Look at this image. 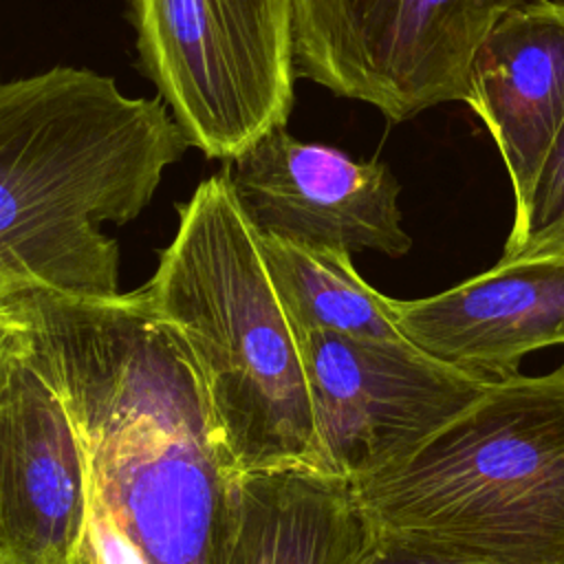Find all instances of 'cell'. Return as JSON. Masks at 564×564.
<instances>
[{
    "label": "cell",
    "instance_id": "1",
    "mask_svg": "<svg viewBox=\"0 0 564 564\" xmlns=\"http://www.w3.org/2000/svg\"><path fill=\"white\" fill-rule=\"evenodd\" d=\"M66 401L88 485L148 564H223L238 476L178 337L143 291L4 289Z\"/></svg>",
    "mask_w": 564,
    "mask_h": 564
},
{
    "label": "cell",
    "instance_id": "2",
    "mask_svg": "<svg viewBox=\"0 0 564 564\" xmlns=\"http://www.w3.org/2000/svg\"><path fill=\"white\" fill-rule=\"evenodd\" d=\"M189 148L156 95L128 97L88 68L0 82V297L35 282L70 295L119 293L128 223Z\"/></svg>",
    "mask_w": 564,
    "mask_h": 564
},
{
    "label": "cell",
    "instance_id": "3",
    "mask_svg": "<svg viewBox=\"0 0 564 564\" xmlns=\"http://www.w3.org/2000/svg\"><path fill=\"white\" fill-rule=\"evenodd\" d=\"M141 291L187 350L238 469H319L300 335L225 167L178 205L176 234Z\"/></svg>",
    "mask_w": 564,
    "mask_h": 564
},
{
    "label": "cell",
    "instance_id": "4",
    "mask_svg": "<svg viewBox=\"0 0 564 564\" xmlns=\"http://www.w3.org/2000/svg\"><path fill=\"white\" fill-rule=\"evenodd\" d=\"M352 487L381 535L467 564H564V364L485 383Z\"/></svg>",
    "mask_w": 564,
    "mask_h": 564
},
{
    "label": "cell",
    "instance_id": "5",
    "mask_svg": "<svg viewBox=\"0 0 564 564\" xmlns=\"http://www.w3.org/2000/svg\"><path fill=\"white\" fill-rule=\"evenodd\" d=\"M143 73L187 143L231 161L295 99L293 0H126Z\"/></svg>",
    "mask_w": 564,
    "mask_h": 564
},
{
    "label": "cell",
    "instance_id": "6",
    "mask_svg": "<svg viewBox=\"0 0 564 564\" xmlns=\"http://www.w3.org/2000/svg\"><path fill=\"white\" fill-rule=\"evenodd\" d=\"M527 0H293L295 70L390 121L463 101L485 35Z\"/></svg>",
    "mask_w": 564,
    "mask_h": 564
},
{
    "label": "cell",
    "instance_id": "7",
    "mask_svg": "<svg viewBox=\"0 0 564 564\" xmlns=\"http://www.w3.org/2000/svg\"><path fill=\"white\" fill-rule=\"evenodd\" d=\"M319 469L359 482L410 454L489 381L414 344L297 330Z\"/></svg>",
    "mask_w": 564,
    "mask_h": 564
},
{
    "label": "cell",
    "instance_id": "8",
    "mask_svg": "<svg viewBox=\"0 0 564 564\" xmlns=\"http://www.w3.org/2000/svg\"><path fill=\"white\" fill-rule=\"evenodd\" d=\"M225 170L240 207L264 236L390 258L412 247L401 225V185L383 161H355L275 126Z\"/></svg>",
    "mask_w": 564,
    "mask_h": 564
},
{
    "label": "cell",
    "instance_id": "9",
    "mask_svg": "<svg viewBox=\"0 0 564 564\" xmlns=\"http://www.w3.org/2000/svg\"><path fill=\"white\" fill-rule=\"evenodd\" d=\"M88 458L31 335L0 394V564H79Z\"/></svg>",
    "mask_w": 564,
    "mask_h": 564
},
{
    "label": "cell",
    "instance_id": "10",
    "mask_svg": "<svg viewBox=\"0 0 564 564\" xmlns=\"http://www.w3.org/2000/svg\"><path fill=\"white\" fill-rule=\"evenodd\" d=\"M399 330L480 381L520 372L524 355L564 344V256L498 260L430 297L394 300Z\"/></svg>",
    "mask_w": 564,
    "mask_h": 564
},
{
    "label": "cell",
    "instance_id": "11",
    "mask_svg": "<svg viewBox=\"0 0 564 564\" xmlns=\"http://www.w3.org/2000/svg\"><path fill=\"white\" fill-rule=\"evenodd\" d=\"M505 161L513 207L529 196L564 123V2L527 0L478 44L463 99Z\"/></svg>",
    "mask_w": 564,
    "mask_h": 564
},
{
    "label": "cell",
    "instance_id": "12",
    "mask_svg": "<svg viewBox=\"0 0 564 564\" xmlns=\"http://www.w3.org/2000/svg\"><path fill=\"white\" fill-rule=\"evenodd\" d=\"M375 540L350 480L264 467L238 476L223 564H361Z\"/></svg>",
    "mask_w": 564,
    "mask_h": 564
},
{
    "label": "cell",
    "instance_id": "13",
    "mask_svg": "<svg viewBox=\"0 0 564 564\" xmlns=\"http://www.w3.org/2000/svg\"><path fill=\"white\" fill-rule=\"evenodd\" d=\"M269 275L295 330H326L364 341L412 344L392 317V297L370 286L352 253L260 234Z\"/></svg>",
    "mask_w": 564,
    "mask_h": 564
},
{
    "label": "cell",
    "instance_id": "14",
    "mask_svg": "<svg viewBox=\"0 0 564 564\" xmlns=\"http://www.w3.org/2000/svg\"><path fill=\"white\" fill-rule=\"evenodd\" d=\"M564 256V123L522 205L513 207L500 260Z\"/></svg>",
    "mask_w": 564,
    "mask_h": 564
},
{
    "label": "cell",
    "instance_id": "15",
    "mask_svg": "<svg viewBox=\"0 0 564 564\" xmlns=\"http://www.w3.org/2000/svg\"><path fill=\"white\" fill-rule=\"evenodd\" d=\"M29 344V324L11 295L0 297V394L9 383L20 352Z\"/></svg>",
    "mask_w": 564,
    "mask_h": 564
},
{
    "label": "cell",
    "instance_id": "16",
    "mask_svg": "<svg viewBox=\"0 0 564 564\" xmlns=\"http://www.w3.org/2000/svg\"><path fill=\"white\" fill-rule=\"evenodd\" d=\"M361 564H467V562L452 560L447 555L377 533V540L366 553V557L361 560Z\"/></svg>",
    "mask_w": 564,
    "mask_h": 564
},
{
    "label": "cell",
    "instance_id": "17",
    "mask_svg": "<svg viewBox=\"0 0 564 564\" xmlns=\"http://www.w3.org/2000/svg\"><path fill=\"white\" fill-rule=\"evenodd\" d=\"M79 564H86V562H84V560H82V562H79Z\"/></svg>",
    "mask_w": 564,
    "mask_h": 564
}]
</instances>
